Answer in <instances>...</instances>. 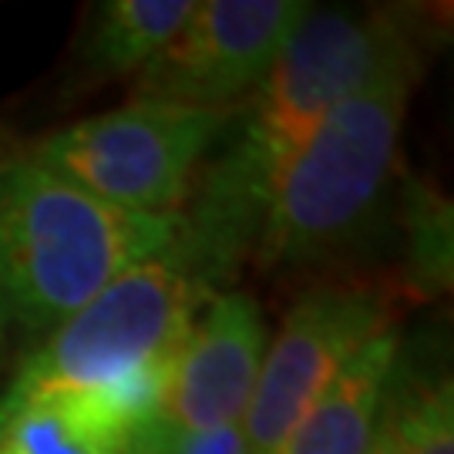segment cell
<instances>
[{
  "mask_svg": "<svg viewBox=\"0 0 454 454\" xmlns=\"http://www.w3.org/2000/svg\"><path fill=\"white\" fill-rule=\"evenodd\" d=\"M397 364V333L384 326L340 367L283 441L279 454H367Z\"/></svg>",
  "mask_w": 454,
  "mask_h": 454,
  "instance_id": "obj_9",
  "label": "cell"
},
{
  "mask_svg": "<svg viewBox=\"0 0 454 454\" xmlns=\"http://www.w3.org/2000/svg\"><path fill=\"white\" fill-rule=\"evenodd\" d=\"M195 0H112L95 17L84 44L91 78H118L142 67L182 31Z\"/></svg>",
  "mask_w": 454,
  "mask_h": 454,
  "instance_id": "obj_10",
  "label": "cell"
},
{
  "mask_svg": "<svg viewBox=\"0 0 454 454\" xmlns=\"http://www.w3.org/2000/svg\"><path fill=\"white\" fill-rule=\"evenodd\" d=\"M0 454H11V451H7V448H4V444H0Z\"/></svg>",
  "mask_w": 454,
  "mask_h": 454,
  "instance_id": "obj_16",
  "label": "cell"
},
{
  "mask_svg": "<svg viewBox=\"0 0 454 454\" xmlns=\"http://www.w3.org/2000/svg\"><path fill=\"white\" fill-rule=\"evenodd\" d=\"M397 31L390 14L309 7L260 88L239 108V129L182 212L179 236L219 286L256 249L279 172L326 114L350 95Z\"/></svg>",
  "mask_w": 454,
  "mask_h": 454,
  "instance_id": "obj_1",
  "label": "cell"
},
{
  "mask_svg": "<svg viewBox=\"0 0 454 454\" xmlns=\"http://www.w3.org/2000/svg\"><path fill=\"white\" fill-rule=\"evenodd\" d=\"M236 114L131 98L48 135L31 159L118 209L179 215L195 192V168Z\"/></svg>",
  "mask_w": 454,
  "mask_h": 454,
  "instance_id": "obj_5",
  "label": "cell"
},
{
  "mask_svg": "<svg viewBox=\"0 0 454 454\" xmlns=\"http://www.w3.org/2000/svg\"><path fill=\"white\" fill-rule=\"evenodd\" d=\"M384 296L360 286L307 293L283 317L279 337L266 347L256 387L243 414L246 454H279L283 441L373 333L387 324Z\"/></svg>",
  "mask_w": 454,
  "mask_h": 454,
  "instance_id": "obj_7",
  "label": "cell"
},
{
  "mask_svg": "<svg viewBox=\"0 0 454 454\" xmlns=\"http://www.w3.org/2000/svg\"><path fill=\"white\" fill-rule=\"evenodd\" d=\"M0 444L11 454H118L61 401H41L17 411L0 431Z\"/></svg>",
  "mask_w": 454,
  "mask_h": 454,
  "instance_id": "obj_12",
  "label": "cell"
},
{
  "mask_svg": "<svg viewBox=\"0 0 454 454\" xmlns=\"http://www.w3.org/2000/svg\"><path fill=\"white\" fill-rule=\"evenodd\" d=\"M367 454H401L394 448V441H390V434L384 431L380 421H377V431H373V441H371V448H367Z\"/></svg>",
  "mask_w": 454,
  "mask_h": 454,
  "instance_id": "obj_14",
  "label": "cell"
},
{
  "mask_svg": "<svg viewBox=\"0 0 454 454\" xmlns=\"http://www.w3.org/2000/svg\"><path fill=\"white\" fill-rule=\"evenodd\" d=\"M262 357L260 303L243 290L215 293L176 350L159 414L145 427L189 434L243 421Z\"/></svg>",
  "mask_w": 454,
  "mask_h": 454,
  "instance_id": "obj_8",
  "label": "cell"
},
{
  "mask_svg": "<svg viewBox=\"0 0 454 454\" xmlns=\"http://www.w3.org/2000/svg\"><path fill=\"white\" fill-rule=\"evenodd\" d=\"M307 11L300 0L195 4L182 31L138 71L131 98L239 112Z\"/></svg>",
  "mask_w": 454,
  "mask_h": 454,
  "instance_id": "obj_6",
  "label": "cell"
},
{
  "mask_svg": "<svg viewBox=\"0 0 454 454\" xmlns=\"http://www.w3.org/2000/svg\"><path fill=\"white\" fill-rule=\"evenodd\" d=\"M380 424L401 454H454L451 380L414 377L394 364Z\"/></svg>",
  "mask_w": 454,
  "mask_h": 454,
  "instance_id": "obj_11",
  "label": "cell"
},
{
  "mask_svg": "<svg viewBox=\"0 0 454 454\" xmlns=\"http://www.w3.org/2000/svg\"><path fill=\"white\" fill-rule=\"evenodd\" d=\"M179 215L118 209L31 155L0 165L7 317L31 337H48L121 273L162 253L179 232Z\"/></svg>",
  "mask_w": 454,
  "mask_h": 454,
  "instance_id": "obj_2",
  "label": "cell"
},
{
  "mask_svg": "<svg viewBox=\"0 0 454 454\" xmlns=\"http://www.w3.org/2000/svg\"><path fill=\"white\" fill-rule=\"evenodd\" d=\"M121 454H246L243 421L223 424L212 431H189V434L142 427L131 434Z\"/></svg>",
  "mask_w": 454,
  "mask_h": 454,
  "instance_id": "obj_13",
  "label": "cell"
},
{
  "mask_svg": "<svg viewBox=\"0 0 454 454\" xmlns=\"http://www.w3.org/2000/svg\"><path fill=\"white\" fill-rule=\"evenodd\" d=\"M212 296V283L176 232L162 253L118 276L24 357L0 394V431L24 407L105 387L176 354Z\"/></svg>",
  "mask_w": 454,
  "mask_h": 454,
  "instance_id": "obj_4",
  "label": "cell"
},
{
  "mask_svg": "<svg viewBox=\"0 0 454 454\" xmlns=\"http://www.w3.org/2000/svg\"><path fill=\"white\" fill-rule=\"evenodd\" d=\"M418 44L397 24L367 78L317 125L279 172L262 219V266H307L357 243L397 159Z\"/></svg>",
  "mask_w": 454,
  "mask_h": 454,
  "instance_id": "obj_3",
  "label": "cell"
},
{
  "mask_svg": "<svg viewBox=\"0 0 454 454\" xmlns=\"http://www.w3.org/2000/svg\"><path fill=\"white\" fill-rule=\"evenodd\" d=\"M7 307H4V293H0V377H4V367H7Z\"/></svg>",
  "mask_w": 454,
  "mask_h": 454,
  "instance_id": "obj_15",
  "label": "cell"
}]
</instances>
